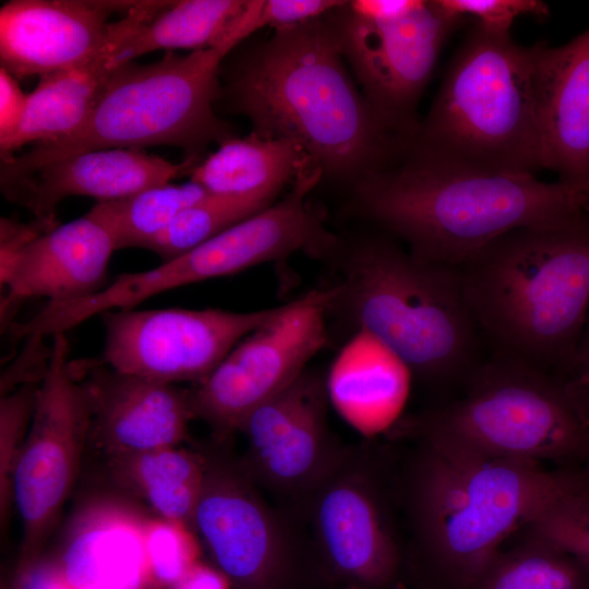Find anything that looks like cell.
Here are the masks:
<instances>
[{
    "mask_svg": "<svg viewBox=\"0 0 589 589\" xmlns=\"http://www.w3.org/2000/svg\"><path fill=\"white\" fill-rule=\"evenodd\" d=\"M149 517L127 500L95 496L71 517L56 556L72 589H152Z\"/></svg>",
    "mask_w": 589,
    "mask_h": 589,
    "instance_id": "obj_21",
    "label": "cell"
},
{
    "mask_svg": "<svg viewBox=\"0 0 589 589\" xmlns=\"http://www.w3.org/2000/svg\"><path fill=\"white\" fill-rule=\"evenodd\" d=\"M448 13L465 19L472 16L485 29L509 33L515 20L521 16L548 17L550 10L539 0H437Z\"/></svg>",
    "mask_w": 589,
    "mask_h": 589,
    "instance_id": "obj_34",
    "label": "cell"
},
{
    "mask_svg": "<svg viewBox=\"0 0 589 589\" xmlns=\"http://www.w3.org/2000/svg\"><path fill=\"white\" fill-rule=\"evenodd\" d=\"M359 353L342 358L327 374L330 402L366 437L389 431L407 400L409 370L371 338L357 335Z\"/></svg>",
    "mask_w": 589,
    "mask_h": 589,
    "instance_id": "obj_24",
    "label": "cell"
},
{
    "mask_svg": "<svg viewBox=\"0 0 589 589\" xmlns=\"http://www.w3.org/2000/svg\"><path fill=\"white\" fill-rule=\"evenodd\" d=\"M390 430L562 468H580L589 452V413L567 378L500 354L472 371L460 399L399 419Z\"/></svg>",
    "mask_w": 589,
    "mask_h": 589,
    "instance_id": "obj_7",
    "label": "cell"
},
{
    "mask_svg": "<svg viewBox=\"0 0 589 589\" xmlns=\"http://www.w3.org/2000/svg\"><path fill=\"white\" fill-rule=\"evenodd\" d=\"M107 461L118 486L143 500L157 517L191 527L206 471L205 452L171 446Z\"/></svg>",
    "mask_w": 589,
    "mask_h": 589,
    "instance_id": "obj_26",
    "label": "cell"
},
{
    "mask_svg": "<svg viewBox=\"0 0 589 589\" xmlns=\"http://www.w3.org/2000/svg\"><path fill=\"white\" fill-rule=\"evenodd\" d=\"M242 40L223 43L187 56L167 52L151 64H123L112 71L87 121L73 134L37 144L1 160L0 176L31 171L95 149L175 145L197 157L208 143L231 136L213 104L220 94L224 58Z\"/></svg>",
    "mask_w": 589,
    "mask_h": 589,
    "instance_id": "obj_8",
    "label": "cell"
},
{
    "mask_svg": "<svg viewBox=\"0 0 589 589\" xmlns=\"http://www.w3.org/2000/svg\"><path fill=\"white\" fill-rule=\"evenodd\" d=\"M127 33L115 26L108 47L93 60L70 69L39 76L36 87L27 94L21 127L1 151V159L27 143L60 141L75 133L89 118L105 85L116 69L113 59Z\"/></svg>",
    "mask_w": 589,
    "mask_h": 589,
    "instance_id": "obj_23",
    "label": "cell"
},
{
    "mask_svg": "<svg viewBox=\"0 0 589 589\" xmlns=\"http://www.w3.org/2000/svg\"><path fill=\"white\" fill-rule=\"evenodd\" d=\"M249 3L250 0L169 1L124 41L115 65L119 68L159 49L195 51L214 47L240 28Z\"/></svg>",
    "mask_w": 589,
    "mask_h": 589,
    "instance_id": "obj_27",
    "label": "cell"
},
{
    "mask_svg": "<svg viewBox=\"0 0 589 589\" xmlns=\"http://www.w3.org/2000/svg\"><path fill=\"white\" fill-rule=\"evenodd\" d=\"M586 211L589 214V202L587 203Z\"/></svg>",
    "mask_w": 589,
    "mask_h": 589,
    "instance_id": "obj_44",
    "label": "cell"
},
{
    "mask_svg": "<svg viewBox=\"0 0 589 589\" xmlns=\"http://www.w3.org/2000/svg\"><path fill=\"white\" fill-rule=\"evenodd\" d=\"M327 376L306 368L255 408L239 431L247 442L241 464L262 491L301 509L349 448L328 424Z\"/></svg>",
    "mask_w": 589,
    "mask_h": 589,
    "instance_id": "obj_15",
    "label": "cell"
},
{
    "mask_svg": "<svg viewBox=\"0 0 589 589\" xmlns=\"http://www.w3.org/2000/svg\"><path fill=\"white\" fill-rule=\"evenodd\" d=\"M329 297L326 286L278 305L203 382L188 388L193 418L205 422L217 441L238 432L255 408L292 383L327 344Z\"/></svg>",
    "mask_w": 589,
    "mask_h": 589,
    "instance_id": "obj_13",
    "label": "cell"
},
{
    "mask_svg": "<svg viewBox=\"0 0 589 589\" xmlns=\"http://www.w3.org/2000/svg\"><path fill=\"white\" fill-rule=\"evenodd\" d=\"M409 152L401 165L354 183V205L421 259L459 267L508 232L587 213L589 193L560 181L477 171Z\"/></svg>",
    "mask_w": 589,
    "mask_h": 589,
    "instance_id": "obj_2",
    "label": "cell"
},
{
    "mask_svg": "<svg viewBox=\"0 0 589 589\" xmlns=\"http://www.w3.org/2000/svg\"><path fill=\"white\" fill-rule=\"evenodd\" d=\"M539 119L543 169L589 193V28L562 46L541 43Z\"/></svg>",
    "mask_w": 589,
    "mask_h": 589,
    "instance_id": "obj_22",
    "label": "cell"
},
{
    "mask_svg": "<svg viewBox=\"0 0 589 589\" xmlns=\"http://www.w3.org/2000/svg\"><path fill=\"white\" fill-rule=\"evenodd\" d=\"M117 251L113 236L91 211L84 216L43 232L16 256L0 276L5 296L1 320L28 298L60 304L91 296L105 285L108 264Z\"/></svg>",
    "mask_w": 589,
    "mask_h": 589,
    "instance_id": "obj_20",
    "label": "cell"
},
{
    "mask_svg": "<svg viewBox=\"0 0 589 589\" xmlns=\"http://www.w3.org/2000/svg\"><path fill=\"white\" fill-rule=\"evenodd\" d=\"M369 454L349 448L301 510L325 563L347 586L382 589L400 566L385 486Z\"/></svg>",
    "mask_w": 589,
    "mask_h": 589,
    "instance_id": "obj_16",
    "label": "cell"
},
{
    "mask_svg": "<svg viewBox=\"0 0 589 589\" xmlns=\"http://www.w3.org/2000/svg\"><path fill=\"white\" fill-rule=\"evenodd\" d=\"M347 1L339 0H256L253 32L265 26L274 29L299 24L332 12Z\"/></svg>",
    "mask_w": 589,
    "mask_h": 589,
    "instance_id": "obj_35",
    "label": "cell"
},
{
    "mask_svg": "<svg viewBox=\"0 0 589 589\" xmlns=\"http://www.w3.org/2000/svg\"><path fill=\"white\" fill-rule=\"evenodd\" d=\"M276 195L207 193L181 211L147 250L171 260L274 204Z\"/></svg>",
    "mask_w": 589,
    "mask_h": 589,
    "instance_id": "obj_30",
    "label": "cell"
},
{
    "mask_svg": "<svg viewBox=\"0 0 589 589\" xmlns=\"http://www.w3.org/2000/svg\"><path fill=\"white\" fill-rule=\"evenodd\" d=\"M200 543L189 525L160 517L149 518L145 546L155 587L170 589L200 562Z\"/></svg>",
    "mask_w": 589,
    "mask_h": 589,
    "instance_id": "obj_32",
    "label": "cell"
},
{
    "mask_svg": "<svg viewBox=\"0 0 589 589\" xmlns=\"http://www.w3.org/2000/svg\"><path fill=\"white\" fill-rule=\"evenodd\" d=\"M76 366L84 372L74 373L91 408L88 445L106 458L180 446L189 438L194 420L189 389L123 373L106 363Z\"/></svg>",
    "mask_w": 589,
    "mask_h": 589,
    "instance_id": "obj_17",
    "label": "cell"
},
{
    "mask_svg": "<svg viewBox=\"0 0 589 589\" xmlns=\"http://www.w3.org/2000/svg\"><path fill=\"white\" fill-rule=\"evenodd\" d=\"M589 354V320L587 321V325H586V328H585V333H584V336H582V340H581V345H580V349H579V354H578V360H577V364L576 366L578 365V363ZM576 369V368H575Z\"/></svg>",
    "mask_w": 589,
    "mask_h": 589,
    "instance_id": "obj_41",
    "label": "cell"
},
{
    "mask_svg": "<svg viewBox=\"0 0 589 589\" xmlns=\"http://www.w3.org/2000/svg\"><path fill=\"white\" fill-rule=\"evenodd\" d=\"M206 471L191 527L233 589H290L305 541L269 505L240 458L205 452Z\"/></svg>",
    "mask_w": 589,
    "mask_h": 589,
    "instance_id": "obj_12",
    "label": "cell"
},
{
    "mask_svg": "<svg viewBox=\"0 0 589 589\" xmlns=\"http://www.w3.org/2000/svg\"><path fill=\"white\" fill-rule=\"evenodd\" d=\"M458 269L497 354L572 375L589 313L588 213L508 232Z\"/></svg>",
    "mask_w": 589,
    "mask_h": 589,
    "instance_id": "obj_4",
    "label": "cell"
},
{
    "mask_svg": "<svg viewBox=\"0 0 589 589\" xmlns=\"http://www.w3.org/2000/svg\"><path fill=\"white\" fill-rule=\"evenodd\" d=\"M310 165L308 154L294 142L251 132L221 141L214 153L196 164L190 180L214 194L278 196Z\"/></svg>",
    "mask_w": 589,
    "mask_h": 589,
    "instance_id": "obj_25",
    "label": "cell"
},
{
    "mask_svg": "<svg viewBox=\"0 0 589 589\" xmlns=\"http://www.w3.org/2000/svg\"><path fill=\"white\" fill-rule=\"evenodd\" d=\"M581 472H582V476H584V480H585V483L587 485V488L589 489V452H588V455H587V458L581 467Z\"/></svg>",
    "mask_w": 589,
    "mask_h": 589,
    "instance_id": "obj_42",
    "label": "cell"
},
{
    "mask_svg": "<svg viewBox=\"0 0 589 589\" xmlns=\"http://www.w3.org/2000/svg\"><path fill=\"white\" fill-rule=\"evenodd\" d=\"M207 192L189 181L151 187L121 200L97 202L89 211L110 229L117 250L145 249L176 216Z\"/></svg>",
    "mask_w": 589,
    "mask_h": 589,
    "instance_id": "obj_29",
    "label": "cell"
},
{
    "mask_svg": "<svg viewBox=\"0 0 589 589\" xmlns=\"http://www.w3.org/2000/svg\"><path fill=\"white\" fill-rule=\"evenodd\" d=\"M12 589H72L56 557L39 556L16 568Z\"/></svg>",
    "mask_w": 589,
    "mask_h": 589,
    "instance_id": "obj_38",
    "label": "cell"
},
{
    "mask_svg": "<svg viewBox=\"0 0 589 589\" xmlns=\"http://www.w3.org/2000/svg\"><path fill=\"white\" fill-rule=\"evenodd\" d=\"M170 589H233L227 576L216 566L197 562Z\"/></svg>",
    "mask_w": 589,
    "mask_h": 589,
    "instance_id": "obj_39",
    "label": "cell"
},
{
    "mask_svg": "<svg viewBox=\"0 0 589 589\" xmlns=\"http://www.w3.org/2000/svg\"><path fill=\"white\" fill-rule=\"evenodd\" d=\"M197 157L182 164L141 149L105 148L79 153L31 171L0 176L1 191L27 208L48 230L56 228L57 207L68 196L98 202L125 199L151 187L191 175Z\"/></svg>",
    "mask_w": 589,
    "mask_h": 589,
    "instance_id": "obj_19",
    "label": "cell"
},
{
    "mask_svg": "<svg viewBox=\"0 0 589 589\" xmlns=\"http://www.w3.org/2000/svg\"><path fill=\"white\" fill-rule=\"evenodd\" d=\"M277 309L106 311L100 314L105 328L104 362L117 371L153 381L195 385Z\"/></svg>",
    "mask_w": 589,
    "mask_h": 589,
    "instance_id": "obj_14",
    "label": "cell"
},
{
    "mask_svg": "<svg viewBox=\"0 0 589 589\" xmlns=\"http://www.w3.org/2000/svg\"><path fill=\"white\" fill-rule=\"evenodd\" d=\"M336 280L328 320H340L395 356L423 381L468 369L477 326L458 267L421 259L381 237L339 242L326 259Z\"/></svg>",
    "mask_w": 589,
    "mask_h": 589,
    "instance_id": "obj_5",
    "label": "cell"
},
{
    "mask_svg": "<svg viewBox=\"0 0 589 589\" xmlns=\"http://www.w3.org/2000/svg\"><path fill=\"white\" fill-rule=\"evenodd\" d=\"M338 9L276 28L237 60L226 92L231 109L249 118L253 133L294 142L324 177L357 183L389 166L409 144L353 84L345 67Z\"/></svg>",
    "mask_w": 589,
    "mask_h": 589,
    "instance_id": "obj_1",
    "label": "cell"
},
{
    "mask_svg": "<svg viewBox=\"0 0 589 589\" xmlns=\"http://www.w3.org/2000/svg\"><path fill=\"white\" fill-rule=\"evenodd\" d=\"M39 383L21 385L0 400V513L5 522L13 505L14 470L26 440Z\"/></svg>",
    "mask_w": 589,
    "mask_h": 589,
    "instance_id": "obj_33",
    "label": "cell"
},
{
    "mask_svg": "<svg viewBox=\"0 0 589 589\" xmlns=\"http://www.w3.org/2000/svg\"><path fill=\"white\" fill-rule=\"evenodd\" d=\"M568 384L584 408L589 413V354L576 366L569 377Z\"/></svg>",
    "mask_w": 589,
    "mask_h": 589,
    "instance_id": "obj_40",
    "label": "cell"
},
{
    "mask_svg": "<svg viewBox=\"0 0 589 589\" xmlns=\"http://www.w3.org/2000/svg\"><path fill=\"white\" fill-rule=\"evenodd\" d=\"M501 550L468 589H589V569L544 537Z\"/></svg>",
    "mask_w": 589,
    "mask_h": 589,
    "instance_id": "obj_28",
    "label": "cell"
},
{
    "mask_svg": "<svg viewBox=\"0 0 589 589\" xmlns=\"http://www.w3.org/2000/svg\"><path fill=\"white\" fill-rule=\"evenodd\" d=\"M345 589H363V588L358 587V586H346Z\"/></svg>",
    "mask_w": 589,
    "mask_h": 589,
    "instance_id": "obj_43",
    "label": "cell"
},
{
    "mask_svg": "<svg viewBox=\"0 0 589 589\" xmlns=\"http://www.w3.org/2000/svg\"><path fill=\"white\" fill-rule=\"evenodd\" d=\"M541 43L471 29L409 151L450 166L492 173L542 167L539 119Z\"/></svg>",
    "mask_w": 589,
    "mask_h": 589,
    "instance_id": "obj_6",
    "label": "cell"
},
{
    "mask_svg": "<svg viewBox=\"0 0 589 589\" xmlns=\"http://www.w3.org/2000/svg\"><path fill=\"white\" fill-rule=\"evenodd\" d=\"M64 333L52 336L50 358L40 380L31 426L12 482L22 538L17 567L41 555L88 445L87 393L69 360Z\"/></svg>",
    "mask_w": 589,
    "mask_h": 589,
    "instance_id": "obj_11",
    "label": "cell"
},
{
    "mask_svg": "<svg viewBox=\"0 0 589 589\" xmlns=\"http://www.w3.org/2000/svg\"><path fill=\"white\" fill-rule=\"evenodd\" d=\"M49 231L43 224H29L1 218L0 224V276L5 274L20 252L43 232Z\"/></svg>",
    "mask_w": 589,
    "mask_h": 589,
    "instance_id": "obj_37",
    "label": "cell"
},
{
    "mask_svg": "<svg viewBox=\"0 0 589 589\" xmlns=\"http://www.w3.org/2000/svg\"><path fill=\"white\" fill-rule=\"evenodd\" d=\"M323 179L315 167L302 169L285 196L208 241L147 271L118 276L99 291L71 303L83 323L116 309H132L158 293L237 274L296 253L326 259L339 238L324 225L309 193Z\"/></svg>",
    "mask_w": 589,
    "mask_h": 589,
    "instance_id": "obj_9",
    "label": "cell"
},
{
    "mask_svg": "<svg viewBox=\"0 0 589 589\" xmlns=\"http://www.w3.org/2000/svg\"><path fill=\"white\" fill-rule=\"evenodd\" d=\"M416 441L400 485L412 541L456 589H468L515 531L584 481L581 468L548 469Z\"/></svg>",
    "mask_w": 589,
    "mask_h": 589,
    "instance_id": "obj_3",
    "label": "cell"
},
{
    "mask_svg": "<svg viewBox=\"0 0 589 589\" xmlns=\"http://www.w3.org/2000/svg\"><path fill=\"white\" fill-rule=\"evenodd\" d=\"M527 529L550 540L589 569V489L585 480L548 504Z\"/></svg>",
    "mask_w": 589,
    "mask_h": 589,
    "instance_id": "obj_31",
    "label": "cell"
},
{
    "mask_svg": "<svg viewBox=\"0 0 589 589\" xmlns=\"http://www.w3.org/2000/svg\"><path fill=\"white\" fill-rule=\"evenodd\" d=\"M27 104L17 80L0 68V149L3 151L16 135Z\"/></svg>",
    "mask_w": 589,
    "mask_h": 589,
    "instance_id": "obj_36",
    "label": "cell"
},
{
    "mask_svg": "<svg viewBox=\"0 0 589 589\" xmlns=\"http://www.w3.org/2000/svg\"><path fill=\"white\" fill-rule=\"evenodd\" d=\"M341 49L363 95L386 127L410 146L416 107L440 51L462 19L437 0H356L337 10Z\"/></svg>",
    "mask_w": 589,
    "mask_h": 589,
    "instance_id": "obj_10",
    "label": "cell"
},
{
    "mask_svg": "<svg viewBox=\"0 0 589 589\" xmlns=\"http://www.w3.org/2000/svg\"><path fill=\"white\" fill-rule=\"evenodd\" d=\"M135 1L12 0L0 10V60L16 80L84 64L110 44L115 11Z\"/></svg>",
    "mask_w": 589,
    "mask_h": 589,
    "instance_id": "obj_18",
    "label": "cell"
}]
</instances>
